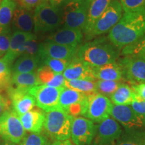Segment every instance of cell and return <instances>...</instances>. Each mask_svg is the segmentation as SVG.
<instances>
[{
  "label": "cell",
  "mask_w": 145,
  "mask_h": 145,
  "mask_svg": "<svg viewBox=\"0 0 145 145\" xmlns=\"http://www.w3.org/2000/svg\"><path fill=\"white\" fill-rule=\"evenodd\" d=\"M123 75L132 84L145 82V58L126 56L120 61Z\"/></svg>",
  "instance_id": "5bb4252c"
},
{
  "label": "cell",
  "mask_w": 145,
  "mask_h": 145,
  "mask_svg": "<svg viewBox=\"0 0 145 145\" xmlns=\"http://www.w3.org/2000/svg\"><path fill=\"white\" fill-rule=\"evenodd\" d=\"M132 110L142 118L145 120V100L136 94V96L130 104Z\"/></svg>",
  "instance_id": "8d00e7d4"
},
{
  "label": "cell",
  "mask_w": 145,
  "mask_h": 145,
  "mask_svg": "<svg viewBox=\"0 0 145 145\" xmlns=\"http://www.w3.org/2000/svg\"><path fill=\"white\" fill-rule=\"evenodd\" d=\"M12 105L10 99L0 93V116L5 112L10 110Z\"/></svg>",
  "instance_id": "60d3db41"
},
{
  "label": "cell",
  "mask_w": 145,
  "mask_h": 145,
  "mask_svg": "<svg viewBox=\"0 0 145 145\" xmlns=\"http://www.w3.org/2000/svg\"><path fill=\"white\" fill-rule=\"evenodd\" d=\"M95 79L103 81H121L123 76L122 67L116 62L97 67H92Z\"/></svg>",
  "instance_id": "7402d4cb"
},
{
  "label": "cell",
  "mask_w": 145,
  "mask_h": 145,
  "mask_svg": "<svg viewBox=\"0 0 145 145\" xmlns=\"http://www.w3.org/2000/svg\"><path fill=\"white\" fill-rule=\"evenodd\" d=\"M71 61L67 60L56 59H45L42 60V63L44 65L48 67L50 69L57 73L63 74L66 69Z\"/></svg>",
  "instance_id": "d6a6232c"
},
{
  "label": "cell",
  "mask_w": 145,
  "mask_h": 145,
  "mask_svg": "<svg viewBox=\"0 0 145 145\" xmlns=\"http://www.w3.org/2000/svg\"><path fill=\"white\" fill-rule=\"evenodd\" d=\"M120 2L124 12L145 9V0H120Z\"/></svg>",
  "instance_id": "e575fe53"
},
{
  "label": "cell",
  "mask_w": 145,
  "mask_h": 145,
  "mask_svg": "<svg viewBox=\"0 0 145 145\" xmlns=\"http://www.w3.org/2000/svg\"><path fill=\"white\" fill-rule=\"evenodd\" d=\"M131 88L137 95L145 100V82L132 84Z\"/></svg>",
  "instance_id": "b9f144b4"
},
{
  "label": "cell",
  "mask_w": 145,
  "mask_h": 145,
  "mask_svg": "<svg viewBox=\"0 0 145 145\" xmlns=\"http://www.w3.org/2000/svg\"><path fill=\"white\" fill-rule=\"evenodd\" d=\"M97 124L86 118L73 117L71 138L75 145H91L95 137Z\"/></svg>",
  "instance_id": "7c38bea8"
},
{
  "label": "cell",
  "mask_w": 145,
  "mask_h": 145,
  "mask_svg": "<svg viewBox=\"0 0 145 145\" xmlns=\"http://www.w3.org/2000/svg\"><path fill=\"white\" fill-rule=\"evenodd\" d=\"M16 1L19 3L20 6L30 11H32L42 2L41 0H16Z\"/></svg>",
  "instance_id": "ab89813d"
},
{
  "label": "cell",
  "mask_w": 145,
  "mask_h": 145,
  "mask_svg": "<svg viewBox=\"0 0 145 145\" xmlns=\"http://www.w3.org/2000/svg\"><path fill=\"white\" fill-rule=\"evenodd\" d=\"M36 75L40 85L52 88H65L66 79L63 74L54 72L46 65L41 66L36 70Z\"/></svg>",
  "instance_id": "603a6c76"
},
{
  "label": "cell",
  "mask_w": 145,
  "mask_h": 145,
  "mask_svg": "<svg viewBox=\"0 0 145 145\" xmlns=\"http://www.w3.org/2000/svg\"><path fill=\"white\" fill-rule=\"evenodd\" d=\"M32 36V33L19 31L14 32L11 36L9 49L7 53L3 56V59L12 66L16 58L22 56L24 44Z\"/></svg>",
  "instance_id": "d6986e66"
},
{
  "label": "cell",
  "mask_w": 145,
  "mask_h": 145,
  "mask_svg": "<svg viewBox=\"0 0 145 145\" xmlns=\"http://www.w3.org/2000/svg\"><path fill=\"white\" fill-rule=\"evenodd\" d=\"M11 86L15 88L29 90L33 87L40 86L36 71L27 73L13 74L11 77Z\"/></svg>",
  "instance_id": "4316f807"
},
{
  "label": "cell",
  "mask_w": 145,
  "mask_h": 145,
  "mask_svg": "<svg viewBox=\"0 0 145 145\" xmlns=\"http://www.w3.org/2000/svg\"><path fill=\"white\" fill-rule=\"evenodd\" d=\"M122 133L120 124L109 117L97 124L95 137L91 145H115Z\"/></svg>",
  "instance_id": "8fae6325"
},
{
  "label": "cell",
  "mask_w": 145,
  "mask_h": 145,
  "mask_svg": "<svg viewBox=\"0 0 145 145\" xmlns=\"http://www.w3.org/2000/svg\"><path fill=\"white\" fill-rule=\"evenodd\" d=\"M20 145H49L48 141L44 135L40 133H30L26 135Z\"/></svg>",
  "instance_id": "836d02e7"
},
{
  "label": "cell",
  "mask_w": 145,
  "mask_h": 145,
  "mask_svg": "<svg viewBox=\"0 0 145 145\" xmlns=\"http://www.w3.org/2000/svg\"><path fill=\"white\" fill-rule=\"evenodd\" d=\"M111 2L112 0H92L89 9L86 28L83 30L86 35L89 33L95 22L100 18Z\"/></svg>",
  "instance_id": "cb8c5ba5"
},
{
  "label": "cell",
  "mask_w": 145,
  "mask_h": 145,
  "mask_svg": "<svg viewBox=\"0 0 145 145\" xmlns=\"http://www.w3.org/2000/svg\"><path fill=\"white\" fill-rule=\"evenodd\" d=\"M122 8L118 0H113L100 18L95 22L89 33L86 35L89 40L94 36L101 35L110 32L120 21L122 16Z\"/></svg>",
  "instance_id": "8992f818"
},
{
  "label": "cell",
  "mask_w": 145,
  "mask_h": 145,
  "mask_svg": "<svg viewBox=\"0 0 145 145\" xmlns=\"http://www.w3.org/2000/svg\"><path fill=\"white\" fill-rule=\"evenodd\" d=\"M39 48V45L38 44L36 36L32 34L31 37L24 44L22 55H36V54L38 53Z\"/></svg>",
  "instance_id": "d590c367"
},
{
  "label": "cell",
  "mask_w": 145,
  "mask_h": 145,
  "mask_svg": "<svg viewBox=\"0 0 145 145\" xmlns=\"http://www.w3.org/2000/svg\"><path fill=\"white\" fill-rule=\"evenodd\" d=\"M79 48L46 42L39 45L37 55L42 60L50 58L71 61L76 57Z\"/></svg>",
  "instance_id": "9a60e30c"
},
{
  "label": "cell",
  "mask_w": 145,
  "mask_h": 145,
  "mask_svg": "<svg viewBox=\"0 0 145 145\" xmlns=\"http://www.w3.org/2000/svg\"><path fill=\"white\" fill-rule=\"evenodd\" d=\"M89 95L65 87L60 95L59 106L72 117L83 116Z\"/></svg>",
  "instance_id": "ba28073f"
},
{
  "label": "cell",
  "mask_w": 145,
  "mask_h": 145,
  "mask_svg": "<svg viewBox=\"0 0 145 145\" xmlns=\"http://www.w3.org/2000/svg\"><path fill=\"white\" fill-rule=\"evenodd\" d=\"M40 60V59L38 55L20 56L12 67L13 74L27 73L36 71Z\"/></svg>",
  "instance_id": "484cf974"
},
{
  "label": "cell",
  "mask_w": 145,
  "mask_h": 145,
  "mask_svg": "<svg viewBox=\"0 0 145 145\" xmlns=\"http://www.w3.org/2000/svg\"><path fill=\"white\" fill-rule=\"evenodd\" d=\"M0 145H16V144H14V143H12L11 142H9V141H5L4 142H3L2 144H0Z\"/></svg>",
  "instance_id": "bcb514c9"
},
{
  "label": "cell",
  "mask_w": 145,
  "mask_h": 145,
  "mask_svg": "<svg viewBox=\"0 0 145 145\" xmlns=\"http://www.w3.org/2000/svg\"><path fill=\"white\" fill-rule=\"evenodd\" d=\"M11 86V81L0 80V93L3 91L8 90Z\"/></svg>",
  "instance_id": "7bdbcfd3"
},
{
  "label": "cell",
  "mask_w": 145,
  "mask_h": 145,
  "mask_svg": "<svg viewBox=\"0 0 145 145\" xmlns=\"http://www.w3.org/2000/svg\"><path fill=\"white\" fill-rule=\"evenodd\" d=\"M115 145H145V132L126 131Z\"/></svg>",
  "instance_id": "f546056e"
},
{
  "label": "cell",
  "mask_w": 145,
  "mask_h": 145,
  "mask_svg": "<svg viewBox=\"0 0 145 145\" xmlns=\"http://www.w3.org/2000/svg\"><path fill=\"white\" fill-rule=\"evenodd\" d=\"M12 25L16 31L31 33L34 27V13H32V11L19 5L14 12Z\"/></svg>",
  "instance_id": "44dd1931"
},
{
  "label": "cell",
  "mask_w": 145,
  "mask_h": 145,
  "mask_svg": "<svg viewBox=\"0 0 145 145\" xmlns=\"http://www.w3.org/2000/svg\"><path fill=\"white\" fill-rule=\"evenodd\" d=\"M34 22L36 33L51 31L63 22L62 11L50 2H41L34 9Z\"/></svg>",
  "instance_id": "5b68a950"
},
{
  "label": "cell",
  "mask_w": 145,
  "mask_h": 145,
  "mask_svg": "<svg viewBox=\"0 0 145 145\" xmlns=\"http://www.w3.org/2000/svg\"><path fill=\"white\" fill-rule=\"evenodd\" d=\"M112 106L113 104L108 97L99 93H93L89 95L83 116L99 123L110 117Z\"/></svg>",
  "instance_id": "9c48e42d"
},
{
  "label": "cell",
  "mask_w": 145,
  "mask_h": 145,
  "mask_svg": "<svg viewBox=\"0 0 145 145\" xmlns=\"http://www.w3.org/2000/svg\"><path fill=\"white\" fill-rule=\"evenodd\" d=\"M95 82L96 81H89L86 79L66 80L65 87L85 93L86 95H91L93 93H97Z\"/></svg>",
  "instance_id": "f1b7e54d"
},
{
  "label": "cell",
  "mask_w": 145,
  "mask_h": 145,
  "mask_svg": "<svg viewBox=\"0 0 145 145\" xmlns=\"http://www.w3.org/2000/svg\"><path fill=\"white\" fill-rule=\"evenodd\" d=\"M91 1L92 0H67L61 9L65 27L83 31Z\"/></svg>",
  "instance_id": "277c9868"
},
{
  "label": "cell",
  "mask_w": 145,
  "mask_h": 145,
  "mask_svg": "<svg viewBox=\"0 0 145 145\" xmlns=\"http://www.w3.org/2000/svg\"><path fill=\"white\" fill-rule=\"evenodd\" d=\"M110 116L128 132L140 131L145 126V120L138 115L130 106L114 105Z\"/></svg>",
  "instance_id": "4fadbf2b"
},
{
  "label": "cell",
  "mask_w": 145,
  "mask_h": 145,
  "mask_svg": "<svg viewBox=\"0 0 145 145\" xmlns=\"http://www.w3.org/2000/svg\"><path fill=\"white\" fill-rule=\"evenodd\" d=\"M121 54L124 57L136 56L145 58V35L135 42L124 46Z\"/></svg>",
  "instance_id": "4dcf8cb0"
},
{
  "label": "cell",
  "mask_w": 145,
  "mask_h": 145,
  "mask_svg": "<svg viewBox=\"0 0 145 145\" xmlns=\"http://www.w3.org/2000/svg\"><path fill=\"white\" fill-rule=\"evenodd\" d=\"M73 117L61 108L45 112L44 130L55 140H68L71 138Z\"/></svg>",
  "instance_id": "3957f363"
},
{
  "label": "cell",
  "mask_w": 145,
  "mask_h": 145,
  "mask_svg": "<svg viewBox=\"0 0 145 145\" xmlns=\"http://www.w3.org/2000/svg\"><path fill=\"white\" fill-rule=\"evenodd\" d=\"M16 9L15 0H1L0 1V33L8 31Z\"/></svg>",
  "instance_id": "d4e9b609"
},
{
  "label": "cell",
  "mask_w": 145,
  "mask_h": 145,
  "mask_svg": "<svg viewBox=\"0 0 145 145\" xmlns=\"http://www.w3.org/2000/svg\"><path fill=\"white\" fill-rule=\"evenodd\" d=\"M67 0H50V3L55 7H62V5L66 2Z\"/></svg>",
  "instance_id": "ee69618b"
},
{
  "label": "cell",
  "mask_w": 145,
  "mask_h": 145,
  "mask_svg": "<svg viewBox=\"0 0 145 145\" xmlns=\"http://www.w3.org/2000/svg\"><path fill=\"white\" fill-rule=\"evenodd\" d=\"M28 91L14 88L12 86L7 90L13 110L19 116L32 110L36 106L35 99Z\"/></svg>",
  "instance_id": "2e32d148"
},
{
  "label": "cell",
  "mask_w": 145,
  "mask_h": 145,
  "mask_svg": "<svg viewBox=\"0 0 145 145\" xmlns=\"http://www.w3.org/2000/svg\"><path fill=\"white\" fill-rule=\"evenodd\" d=\"M96 91L106 97H110L120 86L122 84L120 81H96Z\"/></svg>",
  "instance_id": "1f68e13d"
},
{
  "label": "cell",
  "mask_w": 145,
  "mask_h": 145,
  "mask_svg": "<svg viewBox=\"0 0 145 145\" xmlns=\"http://www.w3.org/2000/svg\"><path fill=\"white\" fill-rule=\"evenodd\" d=\"M42 2H48L50 1V0H41Z\"/></svg>",
  "instance_id": "7dc6e473"
},
{
  "label": "cell",
  "mask_w": 145,
  "mask_h": 145,
  "mask_svg": "<svg viewBox=\"0 0 145 145\" xmlns=\"http://www.w3.org/2000/svg\"><path fill=\"white\" fill-rule=\"evenodd\" d=\"M135 96L136 93L132 88L122 83L117 90L110 96V100L114 105L129 106L134 100Z\"/></svg>",
  "instance_id": "83f0119b"
},
{
  "label": "cell",
  "mask_w": 145,
  "mask_h": 145,
  "mask_svg": "<svg viewBox=\"0 0 145 145\" xmlns=\"http://www.w3.org/2000/svg\"><path fill=\"white\" fill-rule=\"evenodd\" d=\"M63 75L66 80L86 79L94 81L96 80L93 76L91 67L76 57L71 61Z\"/></svg>",
  "instance_id": "ac0fdd59"
},
{
  "label": "cell",
  "mask_w": 145,
  "mask_h": 145,
  "mask_svg": "<svg viewBox=\"0 0 145 145\" xmlns=\"http://www.w3.org/2000/svg\"><path fill=\"white\" fill-rule=\"evenodd\" d=\"M10 31L0 33V57H3L7 53L9 49L11 39Z\"/></svg>",
  "instance_id": "74e56055"
},
{
  "label": "cell",
  "mask_w": 145,
  "mask_h": 145,
  "mask_svg": "<svg viewBox=\"0 0 145 145\" xmlns=\"http://www.w3.org/2000/svg\"><path fill=\"white\" fill-rule=\"evenodd\" d=\"M11 65L3 59H0V80L11 81Z\"/></svg>",
  "instance_id": "f35d334b"
},
{
  "label": "cell",
  "mask_w": 145,
  "mask_h": 145,
  "mask_svg": "<svg viewBox=\"0 0 145 145\" xmlns=\"http://www.w3.org/2000/svg\"><path fill=\"white\" fill-rule=\"evenodd\" d=\"M110 41L101 37L79 46L76 58L91 67H97L116 62L119 52Z\"/></svg>",
  "instance_id": "7a4b0ae2"
},
{
  "label": "cell",
  "mask_w": 145,
  "mask_h": 145,
  "mask_svg": "<svg viewBox=\"0 0 145 145\" xmlns=\"http://www.w3.org/2000/svg\"><path fill=\"white\" fill-rule=\"evenodd\" d=\"M50 145H75L72 144L71 141L69 140H55L52 144Z\"/></svg>",
  "instance_id": "f6af8a7d"
},
{
  "label": "cell",
  "mask_w": 145,
  "mask_h": 145,
  "mask_svg": "<svg viewBox=\"0 0 145 145\" xmlns=\"http://www.w3.org/2000/svg\"><path fill=\"white\" fill-rule=\"evenodd\" d=\"M83 39V34L81 30L64 27L50 34L47 38L46 42L69 46L79 47Z\"/></svg>",
  "instance_id": "e0dca14e"
},
{
  "label": "cell",
  "mask_w": 145,
  "mask_h": 145,
  "mask_svg": "<svg viewBox=\"0 0 145 145\" xmlns=\"http://www.w3.org/2000/svg\"><path fill=\"white\" fill-rule=\"evenodd\" d=\"M63 88L40 85L30 89L28 92L35 99L36 106L47 112L61 108L59 97Z\"/></svg>",
  "instance_id": "30bf717a"
},
{
  "label": "cell",
  "mask_w": 145,
  "mask_h": 145,
  "mask_svg": "<svg viewBox=\"0 0 145 145\" xmlns=\"http://www.w3.org/2000/svg\"><path fill=\"white\" fill-rule=\"evenodd\" d=\"M19 117L25 130L31 133H40L44 127L45 113L41 110L32 109Z\"/></svg>",
  "instance_id": "ffe728a7"
},
{
  "label": "cell",
  "mask_w": 145,
  "mask_h": 145,
  "mask_svg": "<svg viewBox=\"0 0 145 145\" xmlns=\"http://www.w3.org/2000/svg\"><path fill=\"white\" fill-rule=\"evenodd\" d=\"M145 35V9L124 12L110 31L108 39L117 48L135 42Z\"/></svg>",
  "instance_id": "6da1fadb"
},
{
  "label": "cell",
  "mask_w": 145,
  "mask_h": 145,
  "mask_svg": "<svg viewBox=\"0 0 145 145\" xmlns=\"http://www.w3.org/2000/svg\"><path fill=\"white\" fill-rule=\"evenodd\" d=\"M26 135V130L19 116L13 110L5 112L0 116V137L3 140L20 144Z\"/></svg>",
  "instance_id": "52a82bcc"
},
{
  "label": "cell",
  "mask_w": 145,
  "mask_h": 145,
  "mask_svg": "<svg viewBox=\"0 0 145 145\" xmlns=\"http://www.w3.org/2000/svg\"><path fill=\"white\" fill-rule=\"evenodd\" d=\"M1 1V0H0V1Z\"/></svg>",
  "instance_id": "c3c4849f"
}]
</instances>
